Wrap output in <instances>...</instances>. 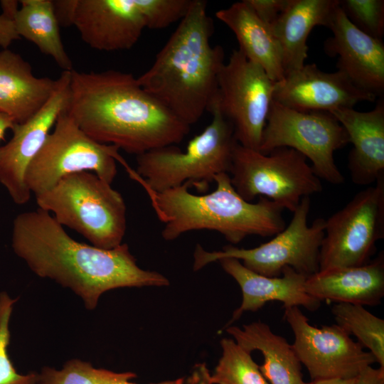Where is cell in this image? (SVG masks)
Segmentation results:
<instances>
[{"label":"cell","mask_w":384,"mask_h":384,"mask_svg":"<svg viewBox=\"0 0 384 384\" xmlns=\"http://www.w3.org/2000/svg\"><path fill=\"white\" fill-rule=\"evenodd\" d=\"M70 71L61 73L57 89L46 104L26 122L15 123L11 138L0 146V183L17 205H24L30 200L31 193L25 182L26 171L67 107Z\"/></svg>","instance_id":"obj_14"},{"label":"cell","mask_w":384,"mask_h":384,"mask_svg":"<svg viewBox=\"0 0 384 384\" xmlns=\"http://www.w3.org/2000/svg\"><path fill=\"white\" fill-rule=\"evenodd\" d=\"M208 111L211 122L189 141L185 151L170 145L137 156L136 171H127L146 191L161 192L182 185L204 189L217 175L229 173L237 143L233 127L215 98Z\"/></svg>","instance_id":"obj_5"},{"label":"cell","mask_w":384,"mask_h":384,"mask_svg":"<svg viewBox=\"0 0 384 384\" xmlns=\"http://www.w3.org/2000/svg\"><path fill=\"white\" fill-rule=\"evenodd\" d=\"M17 299H11L6 292L0 293V384H37L38 373H18L8 353L11 338L9 322Z\"/></svg>","instance_id":"obj_29"},{"label":"cell","mask_w":384,"mask_h":384,"mask_svg":"<svg viewBox=\"0 0 384 384\" xmlns=\"http://www.w3.org/2000/svg\"><path fill=\"white\" fill-rule=\"evenodd\" d=\"M182 384H211L210 373L206 363L195 365L190 375L183 378Z\"/></svg>","instance_id":"obj_36"},{"label":"cell","mask_w":384,"mask_h":384,"mask_svg":"<svg viewBox=\"0 0 384 384\" xmlns=\"http://www.w3.org/2000/svg\"><path fill=\"white\" fill-rule=\"evenodd\" d=\"M206 6L204 0H193L151 66L137 78L146 92L189 126L214 101L225 63L222 46L210 44L213 26Z\"/></svg>","instance_id":"obj_3"},{"label":"cell","mask_w":384,"mask_h":384,"mask_svg":"<svg viewBox=\"0 0 384 384\" xmlns=\"http://www.w3.org/2000/svg\"><path fill=\"white\" fill-rule=\"evenodd\" d=\"M225 330L248 352L257 350L262 353L264 363L260 370L270 384H313L304 380L292 344L274 333L267 324L258 321L243 325L242 329L230 326Z\"/></svg>","instance_id":"obj_24"},{"label":"cell","mask_w":384,"mask_h":384,"mask_svg":"<svg viewBox=\"0 0 384 384\" xmlns=\"http://www.w3.org/2000/svg\"><path fill=\"white\" fill-rule=\"evenodd\" d=\"M348 143L345 129L331 113L297 110L273 100L258 151L268 154L279 147L294 149L311 161L319 178L341 184L344 177L334 153Z\"/></svg>","instance_id":"obj_10"},{"label":"cell","mask_w":384,"mask_h":384,"mask_svg":"<svg viewBox=\"0 0 384 384\" xmlns=\"http://www.w3.org/2000/svg\"><path fill=\"white\" fill-rule=\"evenodd\" d=\"M284 318L294 334L293 348L311 381L351 379L377 363L370 351L336 324L315 327L298 306L284 308Z\"/></svg>","instance_id":"obj_13"},{"label":"cell","mask_w":384,"mask_h":384,"mask_svg":"<svg viewBox=\"0 0 384 384\" xmlns=\"http://www.w3.org/2000/svg\"><path fill=\"white\" fill-rule=\"evenodd\" d=\"M67 113L93 140L142 154L180 143L190 131L132 74L70 71Z\"/></svg>","instance_id":"obj_2"},{"label":"cell","mask_w":384,"mask_h":384,"mask_svg":"<svg viewBox=\"0 0 384 384\" xmlns=\"http://www.w3.org/2000/svg\"><path fill=\"white\" fill-rule=\"evenodd\" d=\"M338 5L339 0H288L270 26L280 50L284 76L305 64L310 32L316 26L327 27Z\"/></svg>","instance_id":"obj_22"},{"label":"cell","mask_w":384,"mask_h":384,"mask_svg":"<svg viewBox=\"0 0 384 384\" xmlns=\"http://www.w3.org/2000/svg\"><path fill=\"white\" fill-rule=\"evenodd\" d=\"M375 183L325 220L319 271L369 262L377 242L384 238V176Z\"/></svg>","instance_id":"obj_11"},{"label":"cell","mask_w":384,"mask_h":384,"mask_svg":"<svg viewBox=\"0 0 384 384\" xmlns=\"http://www.w3.org/2000/svg\"><path fill=\"white\" fill-rule=\"evenodd\" d=\"M275 82L239 50H233L218 79L217 105L241 146L259 150L273 102Z\"/></svg>","instance_id":"obj_12"},{"label":"cell","mask_w":384,"mask_h":384,"mask_svg":"<svg viewBox=\"0 0 384 384\" xmlns=\"http://www.w3.org/2000/svg\"><path fill=\"white\" fill-rule=\"evenodd\" d=\"M19 38L14 21L1 14L0 15V47L7 49L14 41Z\"/></svg>","instance_id":"obj_34"},{"label":"cell","mask_w":384,"mask_h":384,"mask_svg":"<svg viewBox=\"0 0 384 384\" xmlns=\"http://www.w3.org/2000/svg\"><path fill=\"white\" fill-rule=\"evenodd\" d=\"M216 188L195 195L187 185L161 192L146 191L152 207L163 223L162 238L173 240L199 230L220 233L232 244L252 235L273 236L286 227L280 206L265 197L257 203L243 199L235 191L228 173L215 177Z\"/></svg>","instance_id":"obj_4"},{"label":"cell","mask_w":384,"mask_h":384,"mask_svg":"<svg viewBox=\"0 0 384 384\" xmlns=\"http://www.w3.org/2000/svg\"><path fill=\"white\" fill-rule=\"evenodd\" d=\"M222 356L210 374L211 384H269L251 353L234 339L220 341Z\"/></svg>","instance_id":"obj_28"},{"label":"cell","mask_w":384,"mask_h":384,"mask_svg":"<svg viewBox=\"0 0 384 384\" xmlns=\"http://www.w3.org/2000/svg\"><path fill=\"white\" fill-rule=\"evenodd\" d=\"M78 4V0L53 1L54 14L60 26H73Z\"/></svg>","instance_id":"obj_33"},{"label":"cell","mask_w":384,"mask_h":384,"mask_svg":"<svg viewBox=\"0 0 384 384\" xmlns=\"http://www.w3.org/2000/svg\"><path fill=\"white\" fill-rule=\"evenodd\" d=\"M255 14L270 27L285 9L288 0H244Z\"/></svg>","instance_id":"obj_32"},{"label":"cell","mask_w":384,"mask_h":384,"mask_svg":"<svg viewBox=\"0 0 384 384\" xmlns=\"http://www.w3.org/2000/svg\"><path fill=\"white\" fill-rule=\"evenodd\" d=\"M345 129L353 148L348 158L352 181L374 183L384 176V102L368 112L342 108L331 112Z\"/></svg>","instance_id":"obj_19"},{"label":"cell","mask_w":384,"mask_h":384,"mask_svg":"<svg viewBox=\"0 0 384 384\" xmlns=\"http://www.w3.org/2000/svg\"><path fill=\"white\" fill-rule=\"evenodd\" d=\"M14 124L10 117L0 112V142L4 139L6 132L11 129Z\"/></svg>","instance_id":"obj_38"},{"label":"cell","mask_w":384,"mask_h":384,"mask_svg":"<svg viewBox=\"0 0 384 384\" xmlns=\"http://www.w3.org/2000/svg\"><path fill=\"white\" fill-rule=\"evenodd\" d=\"M309 210L310 198L304 197L293 212L289 224L272 240L254 248L227 245L221 250L208 252L197 244L193 255V270L230 257L266 277L281 276L285 267H290L306 277L316 273L319 270V251L324 236L325 220L317 218L309 225Z\"/></svg>","instance_id":"obj_8"},{"label":"cell","mask_w":384,"mask_h":384,"mask_svg":"<svg viewBox=\"0 0 384 384\" xmlns=\"http://www.w3.org/2000/svg\"><path fill=\"white\" fill-rule=\"evenodd\" d=\"M18 1L14 0H3L1 1V6L2 9V14L7 18L14 21L16 14L18 10Z\"/></svg>","instance_id":"obj_37"},{"label":"cell","mask_w":384,"mask_h":384,"mask_svg":"<svg viewBox=\"0 0 384 384\" xmlns=\"http://www.w3.org/2000/svg\"><path fill=\"white\" fill-rule=\"evenodd\" d=\"M228 174L234 188L245 201L265 197L292 212L303 198L322 191L321 180L307 159L289 147L262 154L237 142Z\"/></svg>","instance_id":"obj_7"},{"label":"cell","mask_w":384,"mask_h":384,"mask_svg":"<svg viewBox=\"0 0 384 384\" xmlns=\"http://www.w3.org/2000/svg\"><path fill=\"white\" fill-rule=\"evenodd\" d=\"M327 27L332 37L324 43L325 53L338 57L336 67L356 87L377 96L384 90V44L356 28L339 5Z\"/></svg>","instance_id":"obj_16"},{"label":"cell","mask_w":384,"mask_h":384,"mask_svg":"<svg viewBox=\"0 0 384 384\" xmlns=\"http://www.w3.org/2000/svg\"><path fill=\"white\" fill-rule=\"evenodd\" d=\"M331 313L336 324L353 334L384 368V320L361 304L336 303Z\"/></svg>","instance_id":"obj_26"},{"label":"cell","mask_w":384,"mask_h":384,"mask_svg":"<svg viewBox=\"0 0 384 384\" xmlns=\"http://www.w3.org/2000/svg\"><path fill=\"white\" fill-rule=\"evenodd\" d=\"M145 28L161 29L181 21L193 0H134Z\"/></svg>","instance_id":"obj_31"},{"label":"cell","mask_w":384,"mask_h":384,"mask_svg":"<svg viewBox=\"0 0 384 384\" xmlns=\"http://www.w3.org/2000/svg\"><path fill=\"white\" fill-rule=\"evenodd\" d=\"M223 270L230 275L241 289L242 299L236 309L228 325L239 319L245 311H257L270 302H280L284 308L302 306L314 311L321 302L305 292L306 276L290 267H285L279 277H266L257 274L235 258L226 257L218 260Z\"/></svg>","instance_id":"obj_18"},{"label":"cell","mask_w":384,"mask_h":384,"mask_svg":"<svg viewBox=\"0 0 384 384\" xmlns=\"http://www.w3.org/2000/svg\"><path fill=\"white\" fill-rule=\"evenodd\" d=\"M14 24L18 36L34 43L40 51L50 56L65 71L73 69L60 34L52 0H21Z\"/></svg>","instance_id":"obj_25"},{"label":"cell","mask_w":384,"mask_h":384,"mask_svg":"<svg viewBox=\"0 0 384 384\" xmlns=\"http://www.w3.org/2000/svg\"><path fill=\"white\" fill-rule=\"evenodd\" d=\"M376 96L360 89L341 71L326 73L316 64H304L274 83L273 100L300 111L331 112L373 102Z\"/></svg>","instance_id":"obj_15"},{"label":"cell","mask_w":384,"mask_h":384,"mask_svg":"<svg viewBox=\"0 0 384 384\" xmlns=\"http://www.w3.org/2000/svg\"><path fill=\"white\" fill-rule=\"evenodd\" d=\"M348 19L359 30L378 39L384 34L383 0H339Z\"/></svg>","instance_id":"obj_30"},{"label":"cell","mask_w":384,"mask_h":384,"mask_svg":"<svg viewBox=\"0 0 384 384\" xmlns=\"http://www.w3.org/2000/svg\"><path fill=\"white\" fill-rule=\"evenodd\" d=\"M58 85V79L35 76L19 54L8 48L0 51V112L14 123H23L38 112Z\"/></svg>","instance_id":"obj_21"},{"label":"cell","mask_w":384,"mask_h":384,"mask_svg":"<svg viewBox=\"0 0 384 384\" xmlns=\"http://www.w3.org/2000/svg\"><path fill=\"white\" fill-rule=\"evenodd\" d=\"M39 208L53 214L63 226L105 250L122 243L127 207L111 183L90 171L68 174L48 191L35 196Z\"/></svg>","instance_id":"obj_6"},{"label":"cell","mask_w":384,"mask_h":384,"mask_svg":"<svg viewBox=\"0 0 384 384\" xmlns=\"http://www.w3.org/2000/svg\"><path fill=\"white\" fill-rule=\"evenodd\" d=\"M137 377L132 372L117 373L97 368L89 362L73 358L60 370L43 367L38 373L37 384H138L131 380ZM183 378L150 384H182Z\"/></svg>","instance_id":"obj_27"},{"label":"cell","mask_w":384,"mask_h":384,"mask_svg":"<svg viewBox=\"0 0 384 384\" xmlns=\"http://www.w3.org/2000/svg\"><path fill=\"white\" fill-rule=\"evenodd\" d=\"M351 384H384V368L367 366L358 374Z\"/></svg>","instance_id":"obj_35"},{"label":"cell","mask_w":384,"mask_h":384,"mask_svg":"<svg viewBox=\"0 0 384 384\" xmlns=\"http://www.w3.org/2000/svg\"><path fill=\"white\" fill-rule=\"evenodd\" d=\"M73 26L93 49L132 48L145 28L134 0H78Z\"/></svg>","instance_id":"obj_17"},{"label":"cell","mask_w":384,"mask_h":384,"mask_svg":"<svg viewBox=\"0 0 384 384\" xmlns=\"http://www.w3.org/2000/svg\"><path fill=\"white\" fill-rule=\"evenodd\" d=\"M215 16L233 32L239 50L247 59L260 65L272 81L284 78L280 50L270 27L244 0L218 11Z\"/></svg>","instance_id":"obj_23"},{"label":"cell","mask_w":384,"mask_h":384,"mask_svg":"<svg viewBox=\"0 0 384 384\" xmlns=\"http://www.w3.org/2000/svg\"><path fill=\"white\" fill-rule=\"evenodd\" d=\"M11 246L34 274L71 289L89 310L111 289L169 284L163 274L140 268L127 244L105 250L76 241L39 208L14 218Z\"/></svg>","instance_id":"obj_1"},{"label":"cell","mask_w":384,"mask_h":384,"mask_svg":"<svg viewBox=\"0 0 384 384\" xmlns=\"http://www.w3.org/2000/svg\"><path fill=\"white\" fill-rule=\"evenodd\" d=\"M119 150L116 146L90 138L65 109L30 163L25 174L26 184L36 196L54 186L64 176L81 171L92 172L112 184L117 174V161L127 164Z\"/></svg>","instance_id":"obj_9"},{"label":"cell","mask_w":384,"mask_h":384,"mask_svg":"<svg viewBox=\"0 0 384 384\" xmlns=\"http://www.w3.org/2000/svg\"><path fill=\"white\" fill-rule=\"evenodd\" d=\"M356 378V377H355ZM355 378L351 379H328V380H321L316 381H311L313 384H351Z\"/></svg>","instance_id":"obj_39"},{"label":"cell","mask_w":384,"mask_h":384,"mask_svg":"<svg viewBox=\"0 0 384 384\" xmlns=\"http://www.w3.org/2000/svg\"><path fill=\"white\" fill-rule=\"evenodd\" d=\"M305 292L321 302L377 306L384 296V255L359 267L333 268L306 277Z\"/></svg>","instance_id":"obj_20"}]
</instances>
